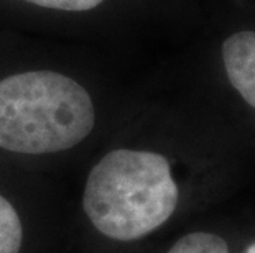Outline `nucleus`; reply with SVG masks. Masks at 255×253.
Instances as JSON below:
<instances>
[{
  "instance_id": "obj_1",
  "label": "nucleus",
  "mask_w": 255,
  "mask_h": 253,
  "mask_svg": "<svg viewBox=\"0 0 255 253\" xmlns=\"http://www.w3.org/2000/svg\"><path fill=\"white\" fill-rule=\"evenodd\" d=\"M232 173V132L191 90L135 89L66 182L61 253H150L211 212Z\"/></svg>"
},
{
  "instance_id": "obj_5",
  "label": "nucleus",
  "mask_w": 255,
  "mask_h": 253,
  "mask_svg": "<svg viewBox=\"0 0 255 253\" xmlns=\"http://www.w3.org/2000/svg\"><path fill=\"white\" fill-rule=\"evenodd\" d=\"M203 76L191 90L221 122L231 112L255 118V23L232 21L209 36Z\"/></svg>"
},
{
  "instance_id": "obj_2",
  "label": "nucleus",
  "mask_w": 255,
  "mask_h": 253,
  "mask_svg": "<svg viewBox=\"0 0 255 253\" xmlns=\"http://www.w3.org/2000/svg\"><path fill=\"white\" fill-rule=\"evenodd\" d=\"M135 89L107 50L0 30V165L66 184Z\"/></svg>"
},
{
  "instance_id": "obj_6",
  "label": "nucleus",
  "mask_w": 255,
  "mask_h": 253,
  "mask_svg": "<svg viewBox=\"0 0 255 253\" xmlns=\"http://www.w3.org/2000/svg\"><path fill=\"white\" fill-rule=\"evenodd\" d=\"M237 247L231 225L208 212L170 234L150 253H236Z\"/></svg>"
},
{
  "instance_id": "obj_3",
  "label": "nucleus",
  "mask_w": 255,
  "mask_h": 253,
  "mask_svg": "<svg viewBox=\"0 0 255 253\" xmlns=\"http://www.w3.org/2000/svg\"><path fill=\"white\" fill-rule=\"evenodd\" d=\"M183 0H0V30L116 51Z\"/></svg>"
},
{
  "instance_id": "obj_7",
  "label": "nucleus",
  "mask_w": 255,
  "mask_h": 253,
  "mask_svg": "<svg viewBox=\"0 0 255 253\" xmlns=\"http://www.w3.org/2000/svg\"><path fill=\"white\" fill-rule=\"evenodd\" d=\"M236 253H255V239L246 244H239Z\"/></svg>"
},
{
  "instance_id": "obj_4",
  "label": "nucleus",
  "mask_w": 255,
  "mask_h": 253,
  "mask_svg": "<svg viewBox=\"0 0 255 253\" xmlns=\"http://www.w3.org/2000/svg\"><path fill=\"white\" fill-rule=\"evenodd\" d=\"M66 184L0 165V253H61Z\"/></svg>"
}]
</instances>
